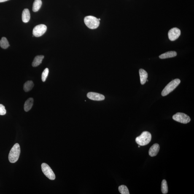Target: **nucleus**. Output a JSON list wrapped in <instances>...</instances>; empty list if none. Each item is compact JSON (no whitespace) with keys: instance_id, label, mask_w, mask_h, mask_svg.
Returning a JSON list of instances; mask_svg holds the SVG:
<instances>
[{"instance_id":"nucleus-1","label":"nucleus","mask_w":194,"mask_h":194,"mask_svg":"<svg viewBox=\"0 0 194 194\" xmlns=\"http://www.w3.org/2000/svg\"><path fill=\"white\" fill-rule=\"evenodd\" d=\"M20 147L18 144H16L9 152L8 159L11 163H16L18 160L20 154Z\"/></svg>"},{"instance_id":"nucleus-2","label":"nucleus","mask_w":194,"mask_h":194,"mask_svg":"<svg viewBox=\"0 0 194 194\" xmlns=\"http://www.w3.org/2000/svg\"><path fill=\"white\" fill-rule=\"evenodd\" d=\"M152 136L151 133L148 132H143L140 136L136 137L137 143L141 146H144L148 144L152 140Z\"/></svg>"},{"instance_id":"nucleus-3","label":"nucleus","mask_w":194,"mask_h":194,"mask_svg":"<svg viewBox=\"0 0 194 194\" xmlns=\"http://www.w3.org/2000/svg\"><path fill=\"white\" fill-rule=\"evenodd\" d=\"M180 82L181 80L179 79H176L172 81L164 89L161 93L162 96H166L171 93L179 85Z\"/></svg>"},{"instance_id":"nucleus-4","label":"nucleus","mask_w":194,"mask_h":194,"mask_svg":"<svg viewBox=\"0 0 194 194\" xmlns=\"http://www.w3.org/2000/svg\"><path fill=\"white\" fill-rule=\"evenodd\" d=\"M85 25L91 29H96L100 25V21L98 18L93 16H87L84 18Z\"/></svg>"},{"instance_id":"nucleus-5","label":"nucleus","mask_w":194,"mask_h":194,"mask_svg":"<svg viewBox=\"0 0 194 194\" xmlns=\"http://www.w3.org/2000/svg\"><path fill=\"white\" fill-rule=\"evenodd\" d=\"M173 119L176 122L181 123L187 124L190 121L189 116L183 113H178L173 116Z\"/></svg>"},{"instance_id":"nucleus-6","label":"nucleus","mask_w":194,"mask_h":194,"mask_svg":"<svg viewBox=\"0 0 194 194\" xmlns=\"http://www.w3.org/2000/svg\"><path fill=\"white\" fill-rule=\"evenodd\" d=\"M41 169L45 175L49 179L54 180L55 176L52 169L47 164L43 163L41 164Z\"/></svg>"},{"instance_id":"nucleus-7","label":"nucleus","mask_w":194,"mask_h":194,"mask_svg":"<svg viewBox=\"0 0 194 194\" xmlns=\"http://www.w3.org/2000/svg\"><path fill=\"white\" fill-rule=\"evenodd\" d=\"M47 27L45 25L40 24L35 27L33 30V34L36 37L42 36L47 31Z\"/></svg>"},{"instance_id":"nucleus-8","label":"nucleus","mask_w":194,"mask_h":194,"mask_svg":"<svg viewBox=\"0 0 194 194\" xmlns=\"http://www.w3.org/2000/svg\"><path fill=\"white\" fill-rule=\"evenodd\" d=\"M181 34V30L179 28H173L169 31L168 37L170 40L174 41L178 38Z\"/></svg>"},{"instance_id":"nucleus-9","label":"nucleus","mask_w":194,"mask_h":194,"mask_svg":"<svg viewBox=\"0 0 194 194\" xmlns=\"http://www.w3.org/2000/svg\"><path fill=\"white\" fill-rule=\"evenodd\" d=\"M87 97L89 99L95 101H102L105 99L104 95L94 92H90L87 93Z\"/></svg>"},{"instance_id":"nucleus-10","label":"nucleus","mask_w":194,"mask_h":194,"mask_svg":"<svg viewBox=\"0 0 194 194\" xmlns=\"http://www.w3.org/2000/svg\"><path fill=\"white\" fill-rule=\"evenodd\" d=\"M160 149V146L158 144H153L149 149V155L152 157L155 156L158 153Z\"/></svg>"},{"instance_id":"nucleus-11","label":"nucleus","mask_w":194,"mask_h":194,"mask_svg":"<svg viewBox=\"0 0 194 194\" xmlns=\"http://www.w3.org/2000/svg\"><path fill=\"white\" fill-rule=\"evenodd\" d=\"M139 74L140 78L141 84L144 85L147 81L148 77V74L147 72L142 69L139 70Z\"/></svg>"},{"instance_id":"nucleus-12","label":"nucleus","mask_w":194,"mask_h":194,"mask_svg":"<svg viewBox=\"0 0 194 194\" xmlns=\"http://www.w3.org/2000/svg\"><path fill=\"white\" fill-rule=\"evenodd\" d=\"M34 104V99L33 98H29L27 100L25 103L24 109L25 112H28L31 109Z\"/></svg>"},{"instance_id":"nucleus-13","label":"nucleus","mask_w":194,"mask_h":194,"mask_svg":"<svg viewBox=\"0 0 194 194\" xmlns=\"http://www.w3.org/2000/svg\"><path fill=\"white\" fill-rule=\"evenodd\" d=\"M30 18V14L29 10L28 9H25L22 13V20L23 23H27L29 21Z\"/></svg>"},{"instance_id":"nucleus-14","label":"nucleus","mask_w":194,"mask_h":194,"mask_svg":"<svg viewBox=\"0 0 194 194\" xmlns=\"http://www.w3.org/2000/svg\"><path fill=\"white\" fill-rule=\"evenodd\" d=\"M177 55V52L175 51H170L162 54L159 56V58L161 59L173 58Z\"/></svg>"},{"instance_id":"nucleus-15","label":"nucleus","mask_w":194,"mask_h":194,"mask_svg":"<svg viewBox=\"0 0 194 194\" xmlns=\"http://www.w3.org/2000/svg\"><path fill=\"white\" fill-rule=\"evenodd\" d=\"M43 55H38L35 57L32 63L33 67H36L40 65L44 58Z\"/></svg>"},{"instance_id":"nucleus-16","label":"nucleus","mask_w":194,"mask_h":194,"mask_svg":"<svg viewBox=\"0 0 194 194\" xmlns=\"http://www.w3.org/2000/svg\"><path fill=\"white\" fill-rule=\"evenodd\" d=\"M34 86V83L31 81H28L24 85L23 89L25 91L28 92L30 91Z\"/></svg>"},{"instance_id":"nucleus-17","label":"nucleus","mask_w":194,"mask_h":194,"mask_svg":"<svg viewBox=\"0 0 194 194\" xmlns=\"http://www.w3.org/2000/svg\"><path fill=\"white\" fill-rule=\"evenodd\" d=\"M42 2L41 0H35L33 5V11L34 12L38 11L40 8Z\"/></svg>"},{"instance_id":"nucleus-18","label":"nucleus","mask_w":194,"mask_h":194,"mask_svg":"<svg viewBox=\"0 0 194 194\" xmlns=\"http://www.w3.org/2000/svg\"><path fill=\"white\" fill-rule=\"evenodd\" d=\"M0 46L1 48L4 49H7L9 46L8 41L7 38L3 37L0 40Z\"/></svg>"},{"instance_id":"nucleus-19","label":"nucleus","mask_w":194,"mask_h":194,"mask_svg":"<svg viewBox=\"0 0 194 194\" xmlns=\"http://www.w3.org/2000/svg\"><path fill=\"white\" fill-rule=\"evenodd\" d=\"M161 190L163 194H165L168 193V190L167 183L165 179L163 180L161 183Z\"/></svg>"},{"instance_id":"nucleus-20","label":"nucleus","mask_w":194,"mask_h":194,"mask_svg":"<svg viewBox=\"0 0 194 194\" xmlns=\"http://www.w3.org/2000/svg\"><path fill=\"white\" fill-rule=\"evenodd\" d=\"M118 190L122 194H129L130 192L128 188L125 185H121L119 187Z\"/></svg>"},{"instance_id":"nucleus-21","label":"nucleus","mask_w":194,"mask_h":194,"mask_svg":"<svg viewBox=\"0 0 194 194\" xmlns=\"http://www.w3.org/2000/svg\"><path fill=\"white\" fill-rule=\"evenodd\" d=\"M49 72V69L47 68H46L43 72L42 75H41V79H42V82L45 81L46 79H47V76H48Z\"/></svg>"},{"instance_id":"nucleus-22","label":"nucleus","mask_w":194,"mask_h":194,"mask_svg":"<svg viewBox=\"0 0 194 194\" xmlns=\"http://www.w3.org/2000/svg\"><path fill=\"white\" fill-rule=\"evenodd\" d=\"M6 113V110L4 106L0 104V115H4Z\"/></svg>"},{"instance_id":"nucleus-23","label":"nucleus","mask_w":194,"mask_h":194,"mask_svg":"<svg viewBox=\"0 0 194 194\" xmlns=\"http://www.w3.org/2000/svg\"><path fill=\"white\" fill-rule=\"evenodd\" d=\"M9 1V0H0V3L5 2V1Z\"/></svg>"},{"instance_id":"nucleus-24","label":"nucleus","mask_w":194,"mask_h":194,"mask_svg":"<svg viewBox=\"0 0 194 194\" xmlns=\"http://www.w3.org/2000/svg\"><path fill=\"white\" fill-rule=\"evenodd\" d=\"M98 19V20H99V21H101V19H100V18Z\"/></svg>"},{"instance_id":"nucleus-25","label":"nucleus","mask_w":194,"mask_h":194,"mask_svg":"<svg viewBox=\"0 0 194 194\" xmlns=\"http://www.w3.org/2000/svg\"><path fill=\"white\" fill-rule=\"evenodd\" d=\"M138 147H139V148L140 147V146L139 145V146H138Z\"/></svg>"}]
</instances>
